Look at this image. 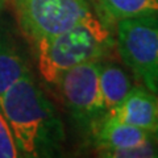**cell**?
Listing matches in <instances>:
<instances>
[{
	"instance_id": "obj_1",
	"label": "cell",
	"mask_w": 158,
	"mask_h": 158,
	"mask_svg": "<svg viewBox=\"0 0 158 158\" xmlns=\"http://www.w3.org/2000/svg\"><path fill=\"white\" fill-rule=\"evenodd\" d=\"M0 108L11 127L20 157L52 156L63 141L56 110L31 71L8 88L0 99Z\"/></svg>"
},
{
	"instance_id": "obj_2",
	"label": "cell",
	"mask_w": 158,
	"mask_h": 158,
	"mask_svg": "<svg viewBox=\"0 0 158 158\" xmlns=\"http://www.w3.org/2000/svg\"><path fill=\"white\" fill-rule=\"evenodd\" d=\"M38 70L42 78L56 85L63 71L91 61H102L115 46L110 29L94 13L74 27L37 44Z\"/></svg>"
},
{
	"instance_id": "obj_3",
	"label": "cell",
	"mask_w": 158,
	"mask_h": 158,
	"mask_svg": "<svg viewBox=\"0 0 158 158\" xmlns=\"http://www.w3.org/2000/svg\"><path fill=\"white\" fill-rule=\"evenodd\" d=\"M115 45L144 87L158 94V16L117 21Z\"/></svg>"
},
{
	"instance_id": "obj_4",
	"label": "cell",
	"mask_w": 158,
	"mask_h": 158,
	"mask_svg": "<svg viewBox=\"0 0 158 158\" xmlns=\"http://www.w3.org/2000/svg\"><path fill=\"white\" fill-rule=\"evenodd\" d=\"M23 33L37 44L92 13L91 0H9Z\"/></svg>"
},
{
	"instance_id": "obj_5",
	"label": "cell",
	"mask_w": 158,
	"mask_h": 158,
	"mask_svg": "<svg viewBox=\"0 0 158 158\" xmlns=\"http://www.w3.org/2000/svg\"><path fill=\"white\" fill-rule=\"evenodd\" d=\"M100 61L77 65L63 71L56 85L73 120L91 133L107 113L99 82Z\"/></svg>"
},
{
	"instance_id": "obj_6",
	"label": "cell",
	"mask_w": 158,
	"mask_h": 158,
	"mask_svg": "<svg viewBox=\"0 0 158 158\" xmlns=\"http://www.w3.org/2000/svg\"><path fill=\"white\" fill-rule=\"evenodd\" d=\"M106 115L153 133L158 125V94L146 87H132L124 100Z\"/></svg>"
},
{
	"instance_id": "obj_7",
	"label": "cell",
	"mask_w": 158,
	"mask_h": 158,
	"mask_svg": "<svg viewBox=\"0 0 158 158\" xmlns=\"http://www.w3.org/2000/svg\"><path fill=\"white\" fill-rule=\"evenodd\" d=\"M98 153L136 146L152 138V133L104 115L92 132Z\"/></svg>"
},
{
	"instance_id": "obj_8",
	"label": "cell",
	"mask_w": 158,
	"mask_h": 158,
	"mask_svg": "<svg viewBox=\"0 0 158 158\" xmlns=\"http://www.w3.org/2000/svg\"><path fill=\"white\" fill-rule=\"evenodd\" d=\"M99 82L107 112L115 110L132 88L131 79L127 73L113 63L100 62Z\"/></svg>"
},
{
	"instance_id": "obj_9",
	"label": "cell",
	"mask_w": 158,
	"mask_h": 158,
	"mask_svg": "<svg viewBox=\"0 0 158 158\" xmlns=\"http://www.w3.org/2000/svg\"><path fill=\"white\" fill-rule=\"evenodd\" d=\"M29 71L25 59L13 41L0 36V99L13 83Z\"/></svg>"
},
{
	"instance_id": "obj_10",
	"label": "cell",
	"mask_w": 158,
	"mask_h": 158,
	"mask_svg": "<svg viewBox=\"0 0 158 158\" xmlns=\"http://www.w3.org/2000/svg\"><path fill=\"white\" fill-rule=\"evenodd\" d=\"M108 16L120 21L125 19L158 16V0H98Z\"/></svg>"
},
{
	"instance_id": "obj_11",
	"label": "cell",
	"mask_w": 158,
	"mask_h": 158,
	"mask_svg": "<svg viewBox=\"0 0 158 158\" xmlns=\"http://www.w3.org/2000/svg\"><path fill=\"white\" fill-rule=\"evenodd\" d=\"M99 156L107 158H152V157H158V146L152 137L148 141L138 144L136 146L100 152Z\"/></svg>"
},
{
	"instance_id": "obj_12",
	"label": "cell",
	"mask_w": 158,
	"mask_h": 158,
	"mask_svg": "<svg viewBox=\"0 0 158 158\" xmlns=\"http://www.w3.org/2000/svg\"><path fill=\"white\" fill-rule=\"evenodd\" d=\"M20 157L16 141L8 121L0 108V158H16Z\"/></svg>"
},
{
	"instance_id": "obj_13",
	"label": "cell",
	"mask_w": 158,
	"mask_h": 158,
	"mask_svg": "<svg viewBox=\"0 0 158 158\" xmlns=\"http://www.w3.org/2000/svg\"><path fill=\"white\" fill-rule=\"evenodd\" d=\"M152 136H153V140H154V142H156V144H157V146H158V125H157V128H156V129L153 131Z\"/></svg>"
},
{
	"instance_id": "obj_14",
	"label": "cell",
	"mask_w": 158,
	"mask_h": 158,
	"mask_svg": "<svg viewBox=\"0 0 158 158\" xmlns=\"http://www.w3.org/2000/svg\"><path fill=\"white\" fill-rule=\"evenodd\" d=\"M9 2V0H0V12L3 11V8L7 6V3Z\"/></svg>"
}]
</instances>
